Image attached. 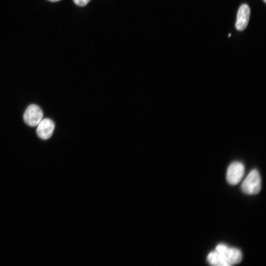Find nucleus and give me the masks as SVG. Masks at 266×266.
<instances>
[{
    "label": "nucleus",
    "mask_w": 266,
    "mask_h": 266,
    "mask_svg": "<svg viewBox=\"0 0 266 266\" xmlns=\"http://www.w3.org/2000/svg\"><path fill=\"white\" fill-rule=\"evenodd\" d=\"M241 188L243 193L248 195H256L261 189V179L259 171L254 169L247 175L243 181Z\"/></svg>",
    "instance_id": "1"
},
{
    "label": "nucleus",
    "mask_w": 266,
    "mask_h": 266,
    "mask_svg": "<svg viewBox=\"0 0 266 266\" xmlns=\"http://www.w3.org/2000/svg\"><path fill=\"white\" fill-rule=\"evenodd\" d=\"M217 251L230 265L239 263L242 259L241 252L238 249L219 244L216 247Z\"/></svg>",
    "instance_id": "2"
},
{
    "label": "nucleus",
    "mask_w": 266,
    "mask_h": 266,
    "mask_svg": "<svg viewBox=\"0 0 266 266\" xmlns=\"http://www.w3.org/2000/svg\"><path fill=\"white\" fill-rule=\"evenodd\" d=\"M43 115V112L39 106L36 104H31L26 109L23 119L28 126L35 127L42 120Z\"/></svg>",
    "instance_id": "3"
},
{
    "label": "nucleus",
    "mask_w": 266,
    "mask_h": 266,
    "mask_svg": "<svg viewBox=\"0 0 266 266\" xmlns=\"http://www.w3.org/2000/svg\"><path fill=\"white\" fill-rule=\"evenodd\" d=\"M244 172L243 165L238 162L231 163L227 169V180L231 185H236L241 180Z\"/></svg>",
    "instance_id": "4"
},
{
    "label": "nucleus",
    "mask_w": 266,
    "mask_h": 266,
    "mask_svg": "<svg viewBox=\"0 0 266 266\" xmlns=\"http://www.w3.org/2000/svg\"><path fill=\"white\" fill-rule=\"evenodd\" d=\"M55 128L54 122L49 118L41 120L37 125L36 133L41 139L46 140L51 137Z\"/></svg>",
    "instance_id": "5"
},
{
    "label": "nucleus",
    "mask_w": 266,
    "mask_h": 266,
    "mask_svg": "<svg viewBox=\"0 0 266 266\" xmlns=\"http://www.w3.org/2000/svg\"><path fill=\"white\" fill-rule=\"evenodd\" d=\"M250 15V9L246 4H242L237 12L235 28L238 31L245 30L248 24Z\"/></svg>",
    "instance_id": "6"
},
{
    "label": "nucleus",
    "mask_w": 266,
    "mask_h": 266,
    "mask_svg": "<svg viewBox=\"0 0 266 266\" xmlns=\"http://www.w3.org/2000/svg\"><path fill=\"white\" fill-rule=\"evenodd\" d=\"M207 260L208 263L213 266H229L230 265L225 260L217 251H212L209 253Z\"/></svg>",
    "instance_id": "7"
},
{
    "label": "nucleus",
    "mask_w": 266,
    "mask_h": 266,
    "mask_svg": "<svg viewBox=\"0 0 266 266\" xmlns=\"http://www.w3.org/2000/svg\"><path fill=\"white\" fill-rule=\"evenodd\" d=\"M74 3L79 6L87 5L91 0H73Z\"/></svg>",
    "instance_id": "8"
},
{
    "label": "nucleus",
    "mask_w": 266,
    "mask_h": 266,
    "mask_svg": "<svg viewBox=\"0 0 266 266\" xmlns=\"http://www.w3.org/2000/svg\"><path fill=\"white\" fill-rule=\"evenodd\" d=\"M49 1H52V2H56V1H58L60 0H48Z\"/></svg>",
    "instance_id": "9"
},
{
    "label": "nucleus",
    "mask_w": 266,
    "mask_h": 266,
    "mask_svg": "<svg viewBox=\"0 0 266 266\" xmlns=\"http://www.w3.org/2000/svg\"><path fill=\"white\" fill-rule=\"evenodd\" d=\"M230 36H231V33H230V34H229V37H230Z\"/></svg>",
    "instance_id": "10"
},
{
    "label": "nucleus",
    "mask_w": 266,
    "mask_h": 266,
    "mask_svg": "<svg viewBox=\"0 0 266 266\" xmlns=\"http://www.w3.org/2000/svg\"><path fill=\"white\" fill-rule=\"evenodd\" d=\"M265 2H266V0H263Z\"/></svg>",
    "instance_id": "11"
}]
</instances>
